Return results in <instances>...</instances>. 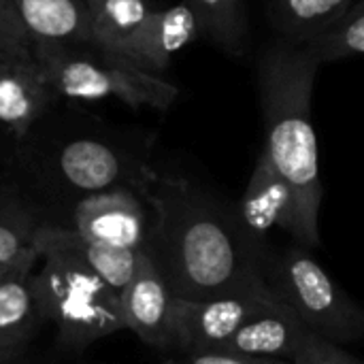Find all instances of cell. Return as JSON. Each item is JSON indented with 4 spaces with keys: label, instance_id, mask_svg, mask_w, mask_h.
I'll return each mask as SVG.
<instances>
[{
    "label": "cell",
    "instance_id": "2e32d148",
    "mask_svg": "<svg viewBox=\"0 0 364 364\" xmlns=\"http://www.w3.org/2000/svg\"><path fill=\"white\" fill-rule=\"evenodd\" d=\"M43 224L38 207L13 183H0V267L36 262L34 235Z\"/></svg>",
    "mask_w": 364,
    "mask_h": 364
},
{
    "label": "cell",
    "instance_id": "603a6c76",
    "mask_svg": "<svg viewBox=\"0 0 364 364\" xmlns=\"http://www.w3.org/2000/svg\"><path fill=\"white\" fill-rule=\"evenodd\" d=\"M188 364H290V360L247 356V354L228 352V350H207V352L188 354Z\"/></svg>",
    "mask_w": 364,
    "mask_h": 364
},
{
    "label": "cell",
    "instance_id": "7402d4cb",
    "mask_svg": "<svg viewBox=\"0 0 364 364\" xmlns=\"http://www.w3.org/2000/svg\"><path fill=\"white\" fill-rule=\"evenodd\" d=\"M290 364H363L356 356L346 352L341 346L316 335L307 333L301 348L296 350Z\"/></svg>",
    "mask_w": 364,
    "mask_h": 364
},
{
    "label": "cell",
    "instance_id": "8fae6325",
    "mask_svg": "<svg viewBox=\"0 0 364 364\" xmlns=\"http://www.w3.org/2000/svg\"><path fill=\"white\" fill-rule=\"evenodd\" d=\"M124 324L156 350H175V296L143 252L136 271L119 294Z\"/></svg>",
    "mask_w": 364,
    "mask_h": 364
},
{
    "label": "cell",
    "instance_id": "9c48e42d",
    "mask_svg": "<svg viewBox=\"0 0 364 364\" xmlns=\"http://www.w3.org/2000/svg\"><path fill=\"white\" fill-rule=\"evenodd\" d=\"M279 303L267 292L224 294L200 301L175 299V350H220L239 326Z\"/></svg>",
    "mask_w": 364,
    "mask_h": 364
},
{
    "label": "cell",
    "instance_id": "5bb4252c",
    "mask_svg": "<svg viewBox=\"0 0 364 364\" xmlns=\"http://www.w3.org/2000/svg\"><path fill=\"white\" fill-rule=\"evenodd\" d=\"M307 333L309 328L303 326L294 314L277 305L239 326L220 350L239 352L247 356L292 360Z\"/></svg>",
    "mask_w": 364,
    "mask_h": 364
},
{
    "label": "cell",
    "instance_id": "9a60e30c",
    "mask_svg": "<svg viewBox=\"0 0 364 364\" xmlns=\"http://www.w3.org/2000/svg\"><path fill=\"white\" fill-rule=\"evenodd\" d=\"M30 43H73L92 38L87 0H13Z\"/></svg>",
    "mask_w": 364,
    "mask_h": 364
},
{
    "label": "cell",
    "instance_id": "ac0fdd59",
    "mask_svg": "<svg viewBox=\"0 0 364 364\" xmlns=\"http://www.w3.org/2000/svg\"><path fill=\"white\" fill-rule=\"evenodd\" d=\"M318 66L358 58L364 53V2L354 0L341 15L324 23L296 45Z\"/></svg>",
    "mask_w": 364,
    "mask_h": 364
},
{
    "label": "cell",
    "instance_id": "ba28073f",
    "mask_svg": "<svg viewBox=\"0 0 364 364\" xmlns=\"http://www.w3.org/2000/svg\"><path fill=\"white\" fill-rule=\"evenodd\" d=\"M64 220L55 226L70 228L85 239L117 250L145 252L151 228V213L141 192L117 188L96 192L68 203Z\"/></svg>",
    "mask_w": 364,
    "mask_h": 364
},
{
    "label": "cell",
    "instance_id": "30bf717a",
    "mask_svg": "<svg viewBox=\"0 0 364 364\" xmlns=\"http://www.w3.org/2000/svg\"><path fill=\"white\" fill-rule=\"evenodd\" d=\"M235 211L245 235L256 245L260 256H264L267 250L273 247L269 243V235L273 230L290 235L294 243H299L301 239L294 196L262 149L256 158L252 177Z\"/></svg>",
    "mask_w": 364,
    "mask_h": 364
},
{
    "label": "cell",
    "instance_id": "d6986e66",
    "mask_svg": "<svg viewBox=\"0 0 364 364\" xmlns=\"http://www.w3.org/2000/svg\"><path fill=\"white\" fill-rule=\"evenodd\" d=\"M196 13L203 36L228 55L241 58L250 49V17L245 0H186Z\"/></svg>",
    "mask_w": 364,
    "mask_h": 364
},
{
    "label": "cell",
    "instance_id": "8992f818",
    "mask_svg": "<svg viewBox=\"0 0 364 364\" xmlns=\"http://www.w3.org/2000/svg\"><path fill=\"white\" fill-rule=\"evenodd\" d=\"M260 273L269 294L311 333L337 346L363 337L360 307L333 282L307 247L290 243L282 250H267Z\"/></svg>",
    "mask_w": 364,
    "mask_h": 364
},
{
    "label": "cell",
    "instance_id": "52a82bcc",
    "mask_svg": "<svg viewBox=\"0 0 364 364\" xmlns=\"http://www.w3.org/2000/svg\"><path fill=\"white\" fill-rule=\"evenodd\" d=\"M92 38L132 60L145 73L164 77L175 53L203 36L196 13L160 0H92Z\"/></svg>",
    "mask_w": 364,
    "mask_h": 364
},
{
    "label": "cell",
    "instance_id": "cb8c5ba5",
    "mask_svg": "<svg viewBox=\"0 0 364 364\" xmlns=\"http://www.w3.org/2000/svg\"><path fill=\"white\" fill-rule=\"evenodd\" d=\"M2 271H6V269H2V267H0V273H2Z\"/></svg>",
    "mask_w": 364,
    "mask_h": 364
},
{
    "label": "cell",
    "instance_id": "3957f363",
    "mask_svg": "<svg viewBox=\"0 0 364 364\" xmlns=\"http://www.w3.org/2000/svg\"><path fill=\"white\" fill-rule=\"evenodd\" d=\"M21 168L41 196L55 205L117 188L143 194L156 168L143 136L90 128L19 143Z\"/></svg>",
    "mask_w": 364,
    "mask_h": 364
},
{
    "label": "cell",
    "instance_id": "6da1fadb",
    "mask_svg": "<svg viewBox=\"0 0 364 364\" xmlns=\"http://www.w3.org/2000/svg\"><path fill=\"white\" fill-rule=\"evenodd\" d=\"M151 213L145 254L175 299L267 292L260 252L235 207L179 173H154L143 190Z\"/></svg>",
    "mask_w": 364,
    "mask_h": 364
},
{
    "label": "cell",
    "instance_id": "7c38bea8",
    "mask_svg": "<svg viewBox=\"0 0 364 364\" xmlns=\"http://www.w3.org/2000/svg\"><path fill=\"white\" fill-rule=\"evenodd\" d=\"M58 102L43 73L32 62L0 60V126L21 143Z\"/></svg>",
    "mask_w": 364,
    "mask_h": 364
},
{
    "label": "cell",
    "instance_id": "d4e9b609",
    "mask_svg": "<svg viewBox=\"0 0 364 364\" xmlns=\"http://www.w3.org/2000/svg\"><path fill=\"white\" fill-rule=\"evenodd\" d=\"M90 2H92V0H87V4H90Z\"/></svg>",
    "mask_w": 364,
    "mask_h": 364
},
{
    "label": "cell",
    "instance_id": "ffe728a7",
    "mask_svg": "<svg viewBox=\"0 0 364 364\" xmlns=\"http://www.w3.org/2000/svg\"><path fill=\"white\" fill-rule=\"evenodd\" d=\"M269 21L279 41L301 45L324 23L341 15L354 0H264Z\"/></svg>",
    "mask_w": 364,
    "mask_h": 364
},
{
    "label": "cell",
    "instance_id": "44dd1931",
    "mask_svg": "<svg viewBox=\"0 0 364 364\" xmlns=\"http://www.w3.org/2000/svg\"><path fill=\"white\" fill-rule=\"evenodd\" d=\"M0 60L32 62L30 36L13 0H0Z\"/></svg>",
    "mask_w": 364,
    "mask_h": 364
},
{
    "label": "cell",
    "instance_id": "7a4b0ae2",
    "mask_svg": "<svg viewBox=\"0 0 364 364\" xmlns=\"http://www.w3.org/2000/svg\"><path fill=\"white\" fill-rule=\"evenodd\" d=\"M320 66L296 45L275 41L258 62V92L262 109V151L294 196L301 239L299 245H320L322 181L318 168V139L311 98Z\"/></svg>",
    "mask_w": 364,
    "mask_h": 364
},
{
    "label": "cell",
    "instance_id": "e0dca14e",
    "mask_svg": "<svg viewBox=\"0 0 364 364\" xmlns=\"http://www.w3.org/2000/svg\"><path fill=\"white\" fill-rule=\"evenodd\" d=\"M36 235L51 241V243H55V245L66 247L68 252H73L77 258H81L85 262V267H90L117 294H122V290L132 279V275L136 271V264H139V258L143 254V252L109 247L105 243L85 239V237H81L79 232H75L70 228L47 224V222H43L38 226Z\"/></svg>",
    "mask_w": 364,
    "mask_h": 364
},
{
    "label": "cell",
    "instance_id": "277c9868",
    "mask_svg": "<svg viewBox=\"0 0 364 364\" xmlns=\"http://www.w3.org/2000/svg\"><path fill=\"white\" fill-rule=\"evenodd\" d=\"M32 60L58 100L102 102L117 100L134 111H166L179 87L164 77L145 73L132 60L102 43H30Z\"/></svg>",
    "mask_w": 364,
    "mask_h": 364
},
{
    "label": "cell",
    "instance_id": "5b68a950",
    "mask_svg": "<svg viewBox=\"0 0 364 364\" xmlns=\"http://www.w3.org/2000/svg\"><path fill=\"white\" fill-rule=\"evenodd\" d=\"M34 250L41 262V271L32 273L36 305L66 350L81 352L126 328L119 294L81 258L38 235Z\"/></svg>",
    "mask_w": 364,
    "mask_h": 364
},
{
    "label": "cell",
    "instance_id": "4fadbf2b",
    "mask_svg": "<svg viewBox=\"0 0 364 364\" xmlns=\"http://www.w3.org/2000/svg\"><path fill=\"white\" fill-rule=\"evenodd\" d=\"M36 262L0 273V364L13 363L43 324L32 284Z\"/></svg>",
    "mask_w": 364,
    "mask_h": 364
}]
</instances>
